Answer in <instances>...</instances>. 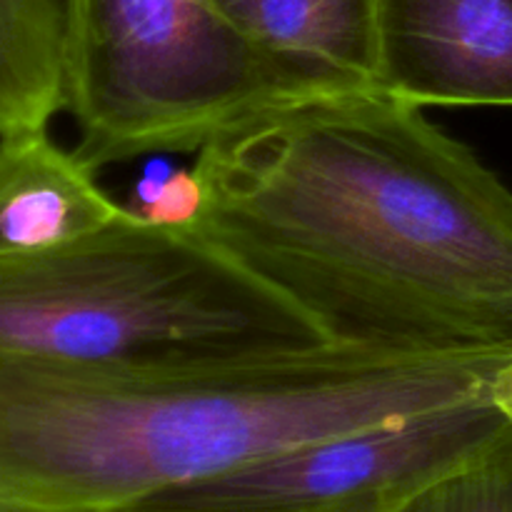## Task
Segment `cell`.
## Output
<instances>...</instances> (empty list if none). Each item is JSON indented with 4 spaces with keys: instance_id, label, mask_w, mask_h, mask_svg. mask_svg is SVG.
I'll use <instances>...</instances> for the list:
<instances>
[{
    "instance_id": "5",
    "label": "cell",
    "mask_w": 512,
    "mask_h": 512,
    "mask_svg": "<svg viewBox=\"0 0 512 512\" xmlns=\"http://www.w3.org/2000/svg\"><path fill=\"white\" fill-rule=\"evenodd\" d=\"M510 430L483 395L295 445L125 512H395Z\"/></svg>"
},
{
    "instance_id": "2",
    "label": "cell",
    "mask_w": 512,
    "mask_h": 512,
    "mask_svg": "<svg viewBox=\"0 0 512 512\" xmlns=\"http://www.w3.org/2000/svg\"><path fill=\"white\" fill-rule=\"evenodd\" d=\"M508 360L338 343L148 363L0 350V512H125L295 445L483 398Z\"/></svg>"
},
{
    "instance_id": "7",
    "label": "cell",
    "mask_w": 512,
    "mask_h": 512,
    "mask_svg": "<svg viewBox=\"0 0 512 512\" xmlns=\"http://www.w3.org/2000/svg\"><path fill=\"white\" fill-rule=\"evenodd\" d=\"M323 93L378 88L383 0H210Z\"/></svg>"
},
{
    "instance_id": "4",
    "label": "cell",
    "mask_w": 512,
    "mask_h": 512,
    "mask_svg": "<svg viewBox=\"0 0 512 512\" xmlns=\"http://www.w3.org/2000/svg\"><path fill=\"white\" fill-rule=\"evenodd\" d=\"M63 28L73 153L95 173L200 153L278 105L323 93L210 0H63Z\"/></svg>"
},
{
    "instance_id": "8",
    "label": "cell",
    "mask_w": 512,
    "mask_h": 512,
    "mask_svg": "<svg viewBox=\"0 0 512 512\" xmlns=\"http://www.w3.org/2000/svg\"><path fill=\"white\" fill-rule=\"evenodd\" d=\"M123 210L48 128L0 135V258L68 243Z\"/></svg>"
},
{
    "instance_id": "10",
    "label": "cell",
    "mask_w": 512,
    "mask_h": 512,
    "mask_svg": "<svg viewBox=\"0 0 512 512\" xmlns=\"http://www.w3.org/2000/svg\"><path fill=\"white\" fill-rule=\"evenodd\" d=\"M395 512H512V430Z\"/></svg>"
},
{
    "instance_id": "9",
    "label": "cell",
    "mask_w": 512,
    "mask_h": 512,
    "mask_svg": "<svg viewBox=\"0 0 512 512\" xmlns=\"http://www.w3.org/2000/svg\"><path fill=\"white\" fill-rule=\"evenodd\" d=\"M65 110L63 0H0V135Z\"/></svg>"
},
{
    "instance_id": "11",
    "label": "cell",
    "mask_w": 512,
    "mask_h": 512,
    "mask_svg": "<svg viewBox=\"0 0 512 512\" xmlns=\"http://www.w3.org/2000/svg\"><path fill=\"white\" fill-rule=\"evenodd\" d=\"M205 188L195 168H180L168 155H150L123 208L138 220L165 228H195Z\"/></svg>"
},
{
    "instance_id": "1",
    "label": "cell",
    "mask_w": 512,
    "mask_h": 512,
    "mask_svg": "<svg viewBox=\"0 0 512 512\" xmlns=\"http://www.w3.org/2000/svg\"><path fill=\"white\" fill-rule=\"evenodd\" d=\"M195 230L328 343L512 358V190L378 88L278 105L205 145Z\"/></svg>"
},
{
    "instance_id": "3",
    "label": "cell",
    "mask_w": 512,
    "mask_h": 512,
    "mask_svg": "<svg viewBox=\"0 0 512 512\" xmlns=\"http://www.w3.org/2000/svg\"><path fill=\"white\" fill-rule=\"evenodd\" d=\"M318 325L195 228L128 210L68 243L0 258V350L78 363L278 353Z\"/></svg>"
},
{
    "instance_id": "12",
    "label": "cell",
    "mask_w": 512,
    "mask_h": 512,
    "mask_svg": "<svg viewBox=\"0 0 512 512\" xmlns=\"http://www.w3.org/2000/svg\"><path fill=\"white\" fill-rule=\"evenodd\" d=\"M490 400L505 415L512 428V358L495 373L493 383H490Z\"/></svg>"
},
{
    "instance_id": "6",
    "label": "cell",
    "mask_w": 512,
    "mask_h": 512,
    "mask_svg": "<svg viewBox=\"0 0 512 512\" xmlns=\"http://www.w3.org/2000/svg\"><path fill=\"white\" fill-rule=\"evenodd\" d=\"M378 90L420 105H512V0H383Z\"/></svg>"
}]
</instances>
